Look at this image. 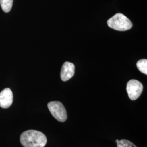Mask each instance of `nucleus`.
Listing matches in <instances>:
<instances>
[{"label":"nucleus","instance_id":"nucleus-1","mask_svg":"<svg viewBox=\"0 0 147 147\" xmlns=\"http://www.w3.org/2000/svg\"><path fill=\"white\" fill-rule=\"evenodd\" d=\"M20 140L24 147H44L47 143V138L45 134L33 130L22 132Z\"/></svg>","mask_w":147,"mask_h":147},{"label":"nucleus","instance_id":"nucleus-2","mask_svg":"<svg viewBox=\"0 0 147 147\" xmlns=\"http://www.w3.org/2000/svg\"><path fill=\"white\" fill-rule=\"evenodd\" d=\"M107 25L111 28L119 31H125L132 27L131 20L121 13H117L109 19Z\"/></svg>","mask_w":147,"mask_h":147},{"label":"nucleus","instance_id":"nucleus-3","mask_svg":"<svg viewBox=\"0 0 147 147\" xmlns=\"http://www.w3.org/2000/svg\"><path fill=\"white\" fill-rule=\"evenodd\" d=\"M47 107L52 116L58 121L64 122L67 119V111L62 102L51 101L47 104Z\"/></svg>","mask_w":147,"mask_h":147},{"label":"nucleus","instance_id":"nucleus-4","mask_svg":"<svg viewBox=\"0 0 147 147\" xmlns=\"http://www.w3.org/2000/svg\"><path fill=\"white\" fill-rule=\"evenodd\" d=\"M143 89L142 84L136 80H130L126 86V91L129 98L131 100H136L141 95Z\"/></svg>","mask_w":147,"mask_h":147},{"label":"nucleus","instance_id":"nucleus-5","mask_svg":"<svg viewBox=\"0 0 147 147\" xmlns=\"http://www.w3.org/2000/svg\"><path fill=\"white\" fill-rule=\"evenodd\" d=\"M13 101V94L11 89L6 88L0 93V107L7 109L11 106Z\"/></svg>","mask_w":147,"mask_h":147},{"label":"nucleus","instance_id":"nucleus-6","mask_svg":"<svg viewBox=\"0 0 147 147\" xmlns=\"http://www.w3.org/2000/svg\"><path fill=\"white\" fill-rule=\"evenodd\" d=\"M75 74V65L73 63L66 62L63 64L61 72V78L63 81H68Z\"/></svg>","mask_w":147,"mask_h":147},{"label":"nucleus","instance_id":"nucleus-7","mask_svg":"<svg viewBox=\"0 0 147 147\" xmlns=\"http://www.w3.org/2000/svg\"><path fill=\"white\" fill-rule=\"evenodd\" d=\"M13 3V0H0V5L2 11L5 13L11 11Z\"/></svg>","mask_w":147,"mask_h":147},{"label":"nucleus","instance_id":"nucleus-8","mask_svg":"<svg viewBox=\"0 0 147 147\" xmlns=\"http://www.w3.org/2000/svg\"><path fill=\"white\" fill-rule=\"evenodd\" d=\"M137 67L138 69L143 74H147V60L143 59L139 60L137 63Z\"/></svg>","mask_w":147,"mask_h":147},{"label":"nucleus","instance_id":"nucleus-9","mask_svg":"<svg viewBox=\"0 0 147 147\" xmlns=\"http://www.w3.org/2000/svg\"><path fill=\"white\" fill-rule=\"evenodd\" d=\"M117 144V147H137L132 142L125 139L119 140Z\"/></svg>","mask_w":147,"mask_h":147},{"label":"nucleus","instance_id":"nucleus-10","mask_svg":"<svg viewBox=\"0 0 147 147\" xmlns=\"http://www.w3.org/2000/svg\"><path fill=\"white\" fill-rule=\"evenodd\" d=\"M118 141H119V140H116V143H117V142H118Z\"/></svg>","mask_w":147,"mask_h":147}]
</instances>
